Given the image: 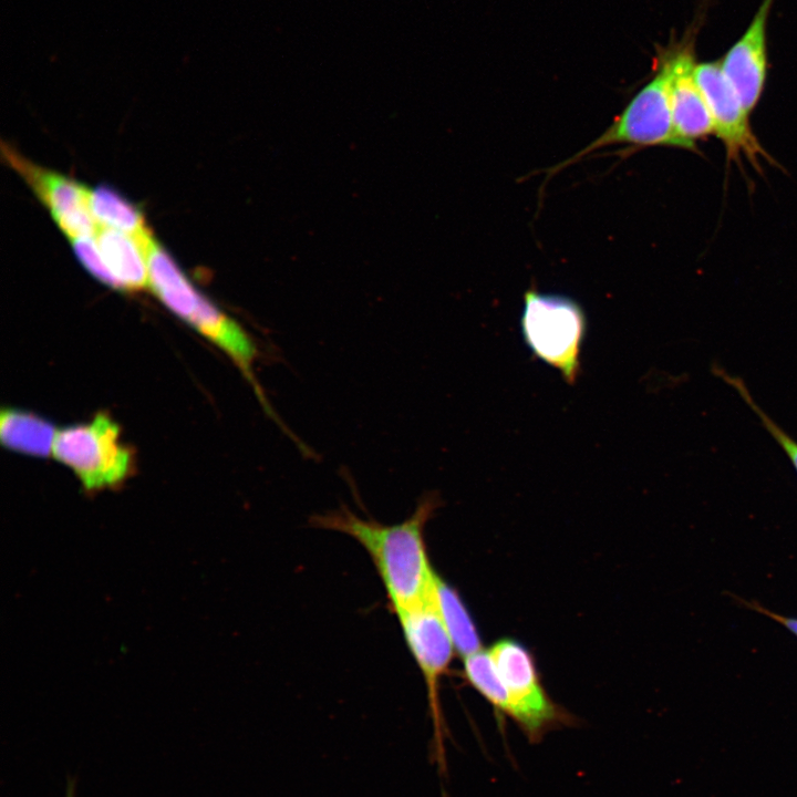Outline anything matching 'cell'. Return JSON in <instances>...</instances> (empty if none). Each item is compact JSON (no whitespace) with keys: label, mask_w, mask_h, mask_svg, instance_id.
I'll return each instance as SVG.
<instances>
[{"label":"cell","mask_w":797,"mask_h":797,"mask_svg":"<svg viewBox=\"0 0 797 797\" xmlns=\"http://www.w3.org/2000/svg\"><path fill=\"white\" fill-rule=\"evenodd\" d=\"M694 77L708 105L713 134L724 144L727 158L738 162L744 156L756 168L760 157L769 161L752 130L749 113L725 76L721 62L695 64Z\"/></svg>","instance_id":"obj_8"},{"label":"cell","mask_w":797,"mask_h":797,"mask_svg":"<svg viewBox=\"0 0 797 797\" xmlns=\"http://www.w3.org/2000/svg\"><path fill=\"white\" fill-rule=\"evenodd\" d=\"M438 505L437 496L425 495L408 518L394 525L361 518L345 506L313 515L310 524L345 534L366 550L395 613L423 603L433 593L437 573L427 556L424 529Z\"/></svg>","instance_id":"obj_1"},{"label":"cell","mask_w":797,"mask_h":797,"mask_svg":"<svg viewBox=\"0 0 797 797\" xmlns=\"http://www.w3.org/2000/svg\"><path fill=\"white\" fill-rule=\"evenodd\" d=\"M148 286L178 319L218 348L251 386L266 414L292 436L270 404L253 365L259 349L253 337L196 289L174 258L153 238L147 246Z\"/></svg>","instance_id":"obj_2"},{"label":"cell","mask_w":797,"mask_h":797,"mask_svg":"<svg viewBox=\"0 0 797 797\" xmlns=\"http://www.w3.org/2000/svg\"><path fill=\"white\" fill-rule=\"evenodd\" d=\"M667 56L673 125L677 135L695 152L696 141L713 134L710 108L694 77L696 63L692 52L682 49Z\"/></svg>","instance_id":"obj_11"},{"label":"cell","mask_w":797,"mask_h":797,"mask_svg":"<svg viewBox=\"0 0 797 797\" xmlns=\"http://www.w3.org/2000/svg\"><path fill=\"white\" fill-rule=\"evenodd\" d=\"M722 380L732 385L742 398L751 406V408L758 415L763 425L773 435V437L783 447L785 453L788 455L791 464L797 470V442L794 441L786 432H784L752 398L744 382L736 376H732L725 371L716 368L714 371Z\"/></svg>","instance_id":"obj_17"},{"label":"cell","mask_w":797,"mask_h":797,"mask_svg":"<svg viewBox=\"0 0 797 797\" xmlns=\"http://www.w3.org/2000/svg\"><path fill=\"white\" fill-rule=\"evenodd\" d=\"M670 61H660L656 74L628 103L613 123L575 156L559 165L563 168L600 148L624 144L634 148L667 146L691 151L677 135L670 100Z\"/></svg>","instance_id":"obj_5"},{"label":"cell","mask_w":797,"mask_h":797,"mask_svg":"<svg viewBox=\"0 0 797 797\" xmlns=\"http://www.w3.org/2000/svg\"><path fill=\"white\" fill-rule=\"evenodd\" d=\"M152 234L138 237L99 228L95 242L116 290L133 292L148 286L147 246Z\"/></svg>","instance_id":"obj_12"},{"label":"cell","mask_w":797,"mask_h":797,"mask_svg":"<svg viewBox=\"0 0 797 797\" xmlns=\"http://www.w3.org/2000/svg\"><path fill=\"white\" fill-rule=\"evenodd\" d=\"M58 428L43 416L18 407L0 413V441L9 451L32 457L52 455Z\"/></svg>","instance_id":"obj_13"},{"label":"cell","mask_w":797,"mask_h":797,"mask_svg":"<svg viewBox=\"0 0 797 797\" xmlns=\"http://www.w3.org/2000/svg\"><path fill=\"white\" fill-rule=\"evenodd\" d=\"M76 779L73 776H68L65 785L64 797H75Z\"/></svg>","instance_id":"obj_19"},{"label":"cell","mask_w":797,"mask_h":797,"mask_svg":"<svg viewBox=\"0 0 797 797\" xmlns=\"http://www.w3.org/2000/svg\"><path fill=\"white\" fill-rule=\"evenodd\" d=\"M433 597L454 650L463 658L482 650L479 633L463 600L438 575L435 578Z\"/></svg>","instance_id":"obj_14"},{"label":"cell","mask_w":797,"mask_h":797,"mask_svg":"<svg viewBox=\"0 0 797 797\" xmlns=\"http://www.w3.org/2000/svg\"><path fill=\"white\" fill-rule=\"evenodd\" d=\"M508 692L511 718L529 743L561 726L572 725L573 716L556 704L544 689L531 653L514 639H500L488 650Z\"/></svg>","instance_id":"obj_6"},{"label":"cell","mask_w":797,"mask_h":797,"mask_svg":"<svg viewBox=\"0 0 797 797\" xmlns=\"http://www.w3.org/2000/svg\"><path fill=\"white\" fill-rule=\"evenodd\" d=\"M52 456L70 468L87 491L121 486L132 476L135 465L122 427L102 412L89 421L58 428Z\"/></svg>","instance_id":"obj_3"},{"label":"cell","mask_w":797,"mask_h":797,"mask_svg":"<svg viewBox=\"0 0 797 797\" xmlns=\"http://www.w3.org/2000/svg\"><path fill=\"white\" fill-rule=\"evenodd\" d=\"M72 244L75 256L89 273L101 283L114 289V280L101 257L95 240L92 237H83L72 239Z\"/></svg>","instance_id":"obj_18"},{"label":"cell","mask_w":797,"mask_h":797,"mask_svg":"<svg viewBox=\"0 0 797 797\" xmlns=\"http://www.w3.org/2000/svg\"><path fill=\"white\" fill-rule=\"evenodd\" d=\"M773 617L776 618L777 620L782 621L787 628H789L794 633L797 634V620L796 619H787V618H782V617H776V615H773Z\"/></svg>","instance_id":"obj_20"},{"label":"cell","mask_w":797,"mask_h":797,"mask_svg":"<svg viewBox=\"0 0 797 797\" xmlns=\"http://www.w3.org/2000/svg\"><path fill=\"white\" fill-rule=\"evenodd\" d=\"M406 645L427 687L437 753L442 755V716L438 685L453 658L454 645L443 624L433 594L423 603L395 612Z\"/></svg>","instance_id":"obj_7"},{"label":"cell","mask_w":797,"mask_h":797,"mask_svg":"<svg viewBox=\"0 0 797 797\" xmlns=\"http://www.w3.org/2000/svg\"><path fill=\"white\" fill-rule=\"evenodd\" d=\"M464 675L499 713L508 715L510 702L508 692L497 672L489 651L479 650L464 658Z\"/></svg>","instance_id":"obj_16"},{"label":"cell","mask_w":797,"mask_h":797,"mask_svg":"<svg viewBox=\"0 0 797 797\" xmlns=\"http://www.w3.org/2000/svg\"><path fill=\"white\" fill-rule=\"evenodd\" d=\"M521 330L532 353L557 369L569 384L580 372V350L586 331L581 307L559 294L534 289L524 296Z\"/></svg>","instance_id":"obj_4"},{"label":"cell","mask_w":797,"mask_h":797,"mask_svg":"<svg viewBox=\"0 0 797 797\" xmlns=\"http://www.w3.org/2000/svg\"><path fill=\"white\" fill-rule=\"evenodd\" d=\"M2 152L11 167L25 179L70 239L95 236L99 226L89 205L90 189L34 164L10 146H3Z\"/></svg>","instance_id":"obj_9"},{"label":"cell","mask_w":797,"mask_h":797,"mask_svg":"<svg viewBox=\"0 0 797 797\" xmlns=\"http://www.w3.org/2000/svg\"><path fill=\"white\" fill-rule=\"evenodd\" d=\"M89 205L99 228H111L130 235H151L139 208L107 186L90 189Z\"/></svg>","instance_id":"obj_15"},{"label":"cell","mask_w":797,"mask_h":797,"mask_svg":"<svg viewBox=\"0 0 797 797\" xmlns=\"http://www.w3.org/2000/svg\"><path fill=\"white\" fill-rule=\"evenodd\" d=\"M774 0H763L741 39L721 61L722 70L751 113L763 94L767 75V20Z\"/></svg>","instance_id":"obj_10"}]
</instances>
